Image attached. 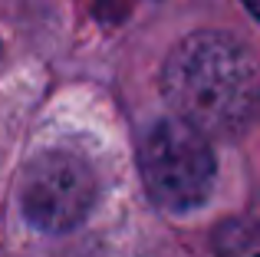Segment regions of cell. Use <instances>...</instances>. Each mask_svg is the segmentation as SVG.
Here are the masks:
<instances>
[{
	"label": "cell",
	"instance_id": "1",
	"mask_svg": "<svg viewBox=\"0 0 260 257\" xmlns=\"http://www.w3.org/2000/svg\"><path fill=\"white\" fill-rule=\"evenodd\" d=\"M161 92L201 135L234 139L250 122L257 103V73L250 53L228 33L201 30L184 37L161 70Z\"/></svg>",
	"mask_w": 260,
	"mask_h": 257
},
{
	"label": "cell",
	"instance_id": "2",
	"mask_svg": "<svg viewBox=\"0 0 260 257\" xmlns=\"http://www.w3.org/2000/svg\"><path fill=\"white\" fill-rule=\"evenodd\" d=\"M139 168L155 205L191 211L214 188V152L198 128L181 119H158L139 145Z\"/></svg>",
	"mask_w": 260,
	"mask_h": 257
},
{
	"label": "cell",
	"instance_id": "3",
	"mask_svg": "<svg viewBox=\"0 0 260 257\" xmlns=\"http://www.w3.org/2000/svg\"><path fill=\"white\" fill-rule=\"evenodd\" d=\"M20 205L26 221L40 231H73L95 205V175L73 152H43L23 172Z\"/></svg>",
	"mask_w": 260,
	"mask_h": 257
},
{
	"label": "cell",
	"instance_id": "4",
	"mask_svg": "<svg viewBox=\"0 0 260 257\" xmlns=\"http://www.w3.org/2000/svg\"><path fill=\"white\" fill-rule=\"evenodd\" d=\"M244 4H247V10L254 13V17L260 20V0H244Z\"/></svg>",
	"mask_w": 260,
	"mask_h": 257
},
{
	"label": "cell",
	"instance_id": "5",
	"mask_svg": "<svg viewBox=\"0 0 260 257\" xmlns=\"http://www.w3.org/2000/svg\"><path fill=\"white\" fill-rule=\"evenodd\" d=\"M257 257H260V254H257Z\"/></svg>",
	"mask_w": 260,
	"mask_h": 257
}]
</instances>
